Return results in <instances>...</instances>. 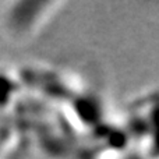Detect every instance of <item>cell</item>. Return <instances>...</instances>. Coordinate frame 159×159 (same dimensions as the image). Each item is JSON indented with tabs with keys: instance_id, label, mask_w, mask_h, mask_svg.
Wrapping results in <instances>:
<instances>
[{
	"instance_id": "6da1fadb",
	"label": "cell",
	"mask_w": 159,
	"mask_h": 159,
	"mask_svg": "<svg viewBox=\"0 0 159 159\" xmlns=\"http://www.w3.org/2000/svg\"><path fill=\"white\" fill-rule=\"evenodd\" d=\"M59 3L20 0L8 4L6 10L4 22L7 31L16 38H25L32 35L48 18L52 8Z\"/></svg>"
},
{
	"instance_id": "7a4b0ae2",
	"label": "cell",
	"mask_w": 159,
	"mask_h": 159,
	"mask_svg": "<svg viewBox=\"0 0 159 159\" xmlns=\"http://www.w3.org/2000/svg\"><path fill=\"white\" fill-rule=\"evenodd\" d=\"M20 82L6 73H0V107H7L16 99Z\"/></svg>"
}]
</instances>
